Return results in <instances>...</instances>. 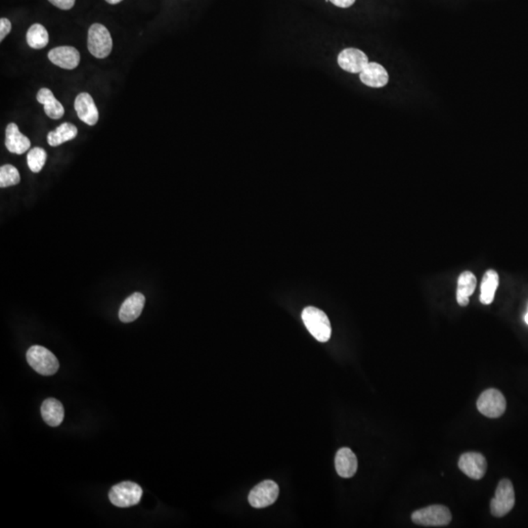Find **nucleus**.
Listing matches in <instances>:
<instances>
[{
  "label": "nucleus",
  "mask_w": 528,
  "mask_h": 528,
  "mask_svg": "<svg viewBox=\"0 0 528 528\" xmlns=\"http://www.w3.org/2000/svg\"><path fill=\"white\" fill-rule=\"evenodd\" d=\"M452 516L448 508L442 505H433L420 509L413 513L412 520L422 527H445L451 522Z\"/></svg>",
  "instance_id": "423d86ee"
},
{
  "label": "nucleus",
  "mask_w": 528,
  "mask_h": 528,
  "mask_svg": "<svg viewBox=\"0 0 528 528\" xmlns=\"http://www.w3.org/2000/svg\"><path fill=\"white\" fill-rule=\"evenodd\" d=\"M145 302L146 298L141 293H132L121 304L119 312V320L123 323H130L136 320L143 311Z\"/></svg>",
  "instance_id": "4468645a"
},
{
  "label": "nucleus",
  "mask_w": 528,
  "mask_h": 528,
  "mask_svg": "<svg viewBox=\"0 0 528 528\" xmlns=\"http://www.w3.org/2000/svg\"><path fill=\"white\" fill-rule=\"evenodd\" d=\"M525 323H527V325H528V311H527V314H525Z\"/></svg>",
  "instance_id": "c85d7f7f"
},
{
  "label": "nucleus",
  "mask_w": 528,
  "mask_h": 528,
  "mask_svg": "<svg viewBox=\"0 0 528 528\" xmlns=\"http://www.w3.org/2000/svg\"><path fill=\"white\" fill-rule=\"evenodd\" d=\"M334 5L341 7V8H348L355 3L357 0H329Z\"/></svg>",
  "instance_id": "bb28decb"
},
{
  "label": "nucleus",
  "mask_w": 528,
  "mask_h": 528,
  "mask_svg": "<svg viewBox=\"0 0 528 528\" xmlns=\"http://www.w3.org/2000/svg\"><path fill=\"white\" fill-rule=\"evenodd\" d=\"M41 416L50 427H58L63 422L65 411L59 400L48 398L41 405Z\"/></svg>",
  "instance_id": "f3484780"
},
{
  "label": "nucleus",
  "mask_w": 528,
  "mask_h": 528,
  "mask_svg": "<svg viewBox=\"0 0 528 528\" xmlns=\"http://www.w3.org/2000/svg\"><path fill=\"white\" fill-rule=\"evenodd\" d=\"M516 497L513 484L509 479H502L496 489L495 497L491 501V514L502 518L512 511L515 506Z\"/></svg>",
  "instance_id": "39448f33"
},
{
  "label": "nucleus",
  "mask_w": 528,
  "mask_h": 528,
  "mask_svg": "<svg viewBox=\"0 0 528 528\" xmlns=\"http://www.w3.org/2000/svg\"><path fill=\"white\" fill-rule=\"evenodd\" d=\"M36 100L45 107V114L52 119H59L65 114L63 106L55 98L54 94L48 88H41L36 95Z\"/></svg>",
  "instance_id": "a211bd4d"
},
{
  "label": "nucleus",
  "mask_w": 528,
  "mask_h": 528,
  "mask_svg": "<svg viewBox=\"0 0 528 528\" xmlns=\"http://www.w3.org/2000/svg\"><path fill=\"white\" fill-rule=\"evenodd\" d=\"M506 399L499 390L490 389L482 392L477 400V409L488 418H499L506 410Z\"/></svg>",
  "instance_id": "0eeeda50"
},
{
  "label": "nucleus",
  "mask_w": 528,
  "mask_h": 528,
  "mask_svg": "<svg viewBox=\"0 0 528 528\" xmlns=\"http://www.w3.org/2000/svg\"><path fill=\"white\" fill-rule=\"evenodd\" d=\"M106 1L109 4H118L119 2L123 1V0H106Z\"/></svg>",
  "instance_id": "cd10ccee"
},
{
  "label": "nucleus",
  "mask_w": 528,
  "mask_h": 528,
  "mask_svg": "<svg viewBox=\"0 0 528 528\" xmlns=\"http://www.w3.org/2000/svg\"><path fill=\"white\" fill-rule=\"evenodd\" d=\"M279 496V486L273 481H264L254 486L249 495V502L254 508L261 509L274 504Z\"/></svg>",
  "instance_id": "6e6552de"
},
{
  "label": "nucleus",
  "mask_w": 528,
  "mask_h": 528,
  "mask_svg": "<svg viewBox=\"0 0 528 528\" xmlns=\"http://www.w3.org/2000/svg\"><path fill=\"white\" fill-rule=\"evenodd\" d=\"M143 490L139 484L132 481H123L112 486L109 492V499L112 505L119 508H128L139 504Z\"/></svg>",
  "instance_id": "7ed1b4c3"
},
{
  "label": "nucleus",
  "mask_w": 528,
  "mask_h": 528,
  "mask_svg": "<svg viewBox=\"0 0 528 528\" xmlns=\"http://www.w3.org/2000/svg\"><path fill=\"white\" fill-rule=\"evenodd\" d=\"M87 47L89 52L98 59H104L112 51V40L107 27L101 24H93L88 29Z\"/></svg>",
  "instance_id": "20e7f679"
},
{
  "label": "nucleus",
  "mask_w": 528,
  "mask_h": 528,
  "mask_svg": "<svg viewBox=\"0 0 528 528\" xmlns=\"http://www.w3.org/2000/svg\"><path fill=\"white\" fill-rule=\"evenodd\" d=\"M302 321L309 333L315 337L317 341L326 343L329 341L332 328L329 318L320 309L309 307L304 309L302 314Z\"/></svg>",
  "instance_id": "f257e3e1"
},
{
  "label": "nucleus",
  "mask_w": 528,
  "mask_h": 528,
  "mask_svg": "<svg viewBox=\"0 0 528 528\" xmlns=\"http://www.w3.org/2000/svg\"><path fill=\"white\" fill-rule=\"evenodd\" d=\"M27 360L29 366L43 376L54 375L59 370L57 357L40 346H33L27 351Z\"/></svg>",
  "instance_id": "f03ea898"
},
{
  "label": "nucleus",
  "mask_w": 528,
  "mask_h": 528,
  "mask_svg": "<svg viewBox=\"0 0 528 528\" xmlns=\"http://www.w3.org/2000/svg\"><path fill=\"white\" fill-rule=\"evenodd\" d=\"M48 1L62 10H70L75 3V0H48Z\"/></svg>",
  "instance_id": "a878e982"
},
{
  "label": "nucleus",
  "mask_w": 528,
  "mask_h": 528,
  "mask_svg": "<svg viewBox=\"0 0 528 528\" xmlns=\"http://www.w3.org/2000/svg\"><path fill=\"white\" fill-rule=\"evenodd\" d=\"M362 84L373 88H381L387 86L389 82V73L380 64L376 62H369L363 71L359 73Z\"/></svg>",
  "instance_id": "ddd939ff"
},
{
  "label": "nucleus",
  "mask_w": 528,
  "mask_h": 528,
  "mask_svg": "<svg viewBox=\"0 0 528 528\" xmlns=\"http://www.w3.org/2000/svg\"><path fill=\"white\" fill-rule=\"evenodd\" d=\"M48 58L54 65L66 70H73L79 66L80 52L73 47H59L50 50Z\"/></svg>",
  "instance_id": "f8f14e48"
},
{
  "label": "nucleus",
  "mask_w": 528,
  "mask_h": 528,
  "mask_svg": "<svg viewBox=\"0 0 528 528\" xmlns=\"http://www.w3.org/2000/svg\"><path fill=\"white\" fill-rule=\"evenodd\" d=\"M47 160V152H45V149L40 148V147L32 149L27 156V165L34 173H38L43 169Z\"/></svg>",
  "instance_id": "5701e85b"
},
{
  "label": "nucleus",
  "mask_w": 528,
  "mask_h": 528,
  "mask_svg": "<svg viewBox=\"0 0 528 528\" xmlns=\"http://www.w3.org/2000/svg\"><path fill=\"white\" fill-rule=\"evenodd\" d=\"M459 468L470 479H481L485 475L488 464L481 453L469 452L460 457Z\"/></svg>",
  "instance_id": "9d476101"
},
{
  "label": "nucleus",
  "mask_w": 528,
  "mask_h": 528,
  "mask_svg": "<svg viewBox=\"0 0 528 528\" xmlns=\"http://www.w3.org/2000/svg\"><path fill=\"white\" fill-rule=\"evenodd\" d=\"M335 464H336L337 474L344 479H350L357 472L358 468L357 456L348 447H344L337 451Z\"/></svg>",
  "instance_id": "dca6fc26"
},
{
  "label": "nucleus",
  "mask_w": 528,
  "mask_h": 528,
  "mask_svg": "<svg viewBox=\"0 0 528 528\" xmlns=\"http://www.w3.org/2000/svg\"><path fill=\"white\" fill-rule=\"evenodd\" d=\"M77 135V126L73 125V123H64L58 126L54 132L48 133V144L52 147L62 145V144L65 143L67 141L75 139Z\"/></svg>",
  "instance_id": "412c9836"
},
{
  "label": "nucleus",
  "mask_w": 528,
  "mask_h": 528,
  "mask_svg": "<svg viewBox=\"0 0 528 528\" xmlns=\"http://www.w3.org/2000/svg\"><path fill=\"white\" fill-rule=\"evenodd\" d=\"M5 146L10 153L22 155L31 147V141L20 132L16 123H11L6 128Z\"/></svg>",
  "instance_id": "2eb2a0df"
},
{
  "label": "nucleus",
  "mask_w": 528,
  "mask_h": 528,
  "mask_svg": "<svg viewBox=\"0 0 528 528\" xmlns=\"http://www.w3.org/2000/svg\"><path fill=\"white\" fill-rule=\"evenodd\" d=\"M11 29H12V24H11L10 21L6 18H1L0 19V40L3 41L7 34L10 33Z\"/></svg>",
  "instance_id": "393cba45"
},
{
  "label": "nucleus",
  "mask_w": 528,
  "mask_h": 528,
  "mask_svg": "<svg viewBox=\"0 0 528 528\" xmlns=\"http://www.w3.org/2000/svg\"><path fill=\"white\" fill-rule=\"evenodd\" d=\"M20 181L19 171L14 165H2L1 169H0V187L7 188L17 185Z\"/></svg>",
  "instance_id": "b1692460"
},
{
  "label": "nucleus",
  "mask_w": 528,
  "mask_h": 528,
  "mask_svg": "<svg viewBox=\"0 0 528 528\" xmlns=\"http://www.w3.org/2000/svg\"><path fill=\"white\" fill-rule=\"evenodd\" d=\"M75 109L80 121L88 125H95L99 119V112L91 94L82 93L75 98Z\"/></svg>",
  "instance_id": "9b49d317"
},
{
  "label": "nucleus",
  "mask_w": 528,
  "mask_h": 528,
  "mask_svg": "<svg viewBox=\"0 0 528 528\" xmlns=\"http://www.w3.org/2000/svg\"><path fill=\"white\" fill-rule=\"evenodd\" d=\"M337 64L346 72L360 73L368 65L367 55L357 48H346L337 56Z\"/></svg>",
  "instance_id": "1a4fd4ad"
},
{
  "label": "nucleus",
  "mask_w": 528,
  "mask_h": 528,
  "mask_svg": "<svg viewBox=\"0 0 528 528\" xmlns=\"http://www.w3.org/2000/svg\"><path fill=\"white\" fill-rule=\"evenodd\" d=\"M499 285V276L495 270H488L482 278L481 286V304H490L494 300L495 293Z\"/></svg>",
  "instance_id": "aec40b11"
},
{
  "label": "nucleus",
  "mask_w": 528,
  "mask_h": 528,
  "mask_svg": "<svg viewBox=\"0 0 528 528\" xmlns=\"http://www.w3.org/2000/svg\"><path fill=\"white\" fill-rule=\"evenodd\" d=\"M49 34L43 25L34 24L27 33V43L34 49H43L48 45Z\"/></svg>",
  "instance_id": "4be33fe9"
},
{
  "label": "nucleus",
  "mask_w": 528,
  "mask_h": 528,
  "mask_svg": "<svg viewBox=\"0 0 528 528\" xmlns=\"http://www.w3.org/2000/svg\"><path fill=\"white\" fill-rule=\"evenodd\" d=\"M477 287V278L470 271H465L460 275L457 287V302L461 307H467L470 297L474 293Z\"/></svg>",
  "instance_id": "6ab92c4d"
}]
</instances>
